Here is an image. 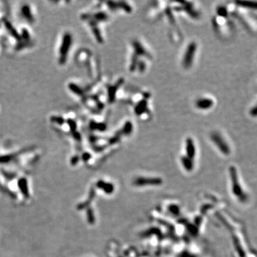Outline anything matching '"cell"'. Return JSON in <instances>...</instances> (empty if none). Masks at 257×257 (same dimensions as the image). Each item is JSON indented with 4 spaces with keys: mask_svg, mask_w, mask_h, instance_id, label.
<instances>
[{
    "mask_svg": "<svg viewBox=\"0 0 257 257\" xmlns=\"http://www.w3.org/2000/svg\"><path fill=\"white\" fill-rule=\"evenodd\" d=\"M196 44L195 42H192L189 44L186 50V52L184 54L183 59V66L186 68H189L192 64L193 59L196 51Z\"/></svg>",
    "mask_w": 257,
    "mask_h": 257,
    "instance_id": "6da1fadb",
    "label": "cell"
},
{
    "mask_svg": "<svg viewBox=\"0 0 257 257\" xmlns=\"http://www.w3.org/2000/svg\"><path fill=\"white\" fill-rule=\"evenodd\" d=\"M211 139L213 140V141L216 144V146H218V147L219 148V149L222 151V152L224 153H228L229 149H228V146L226 143V141H224V139H223L222 136H221L218 133H213L211 134Z\"/></svg>",
    "mask_w": 257,
    "mask_h": 257,
    "instance_id": "7a4b0ae2",
    "label": "cell"
},
{
    "mask_svg": "<svg viewBox=\"0 0 257 257\" xmlns=\"http://www.w3.org/2000/svg\"><path fill=\"white\" fill-rule=\"evenodd\" d=\"M214 105V101L211 99L209 98H201L196 101V106L199 109H209L212 107Z\"/></svg>",
    "mask_w": 257,
    "mask_h": 257,
    "instance_id": "3957f363",
    "label": "cell"
},
{
    "mask_svg": "<svg viewBox=\"0 0 257 257\" xmlns=\"http://www.w3.org/2000/svg\"><path fill=\"white\" fill-rule=\"evenodd\" d=\"M186 151L187 156L189 159L193 158L195 155V146L192 139L188 138L186 142Z\"/></svg>",
    "mask_w": 257,
    "mask_h": 257,
    "instance_id": "277c9868",
    "label": "cell"
},
{
    "mask_svg": "<svg viewBox=\"0 0 257 257\" xmlns=\"http://www.w3.org/2000/svg\"><path fill=\"white\" fill-rule=\"evenodd\" d=\"M133 46L137 55H148L146 54V50H144V48L141 45V44H140L139 42H134Z\"/></svg>",
    "mask_w": 257,
    "mask_h": 257,
    "instance_id": "5b68a950",
    "label": "cell"
},
{
    "mask_svg": "<svg viewBox=\"0 0 257 257\" xmlns=\"http://www.w3.org/2000/svg\"><path fill=\"white\" fill-rule=\"evenodd\" d=\"M146 105H147V103H146V100H142L139 103V105L137 106L135 109V112L137 114V115H140L142 112H144V110L146 109Z\"/></svg>",
    "mask_w": 257,
    "mask_h": 257,
    "instance_id": "8992f818",
    "label": "cell"
},
{
    "mask_svg": "<svg viewBox=\"0 0 257 257\" xmlns=\"http://www.w3.org/2000/svg\"><path fill=\"white\" fill-rule=\"evenodd\" d=\"M131 129H132V124H131L130 122H127L124 127V132L126 134L130 133Z\"/></svg>",
    "mask_w": 257,
    "mask_h": 257,
    "instance_id": "52a82bcc",
    "label": "cell"
},
{
    "mask_svg": "<svg viewBox=\"0 0 257 257\" xmlns=\"http://www.w3.org/2000/svg\"><path fill=\"white\" fill-rule=\"evenodd\" d=\"M182 161H183L184 164L185 165L186 167L189 168L191 166H192V163H191V161L189 158H186V157H184V158L182 159Z\"/></svg>",
    "mask_w": 257,
    "mask_h": 257,
    "instance_id": "ba28073f",
    "label": "cell"
},
{
    "mask_svg": "<svg viewBox=\"0 0 257 257\" xmlns=\"http://www.w3.org/2000/svg\"><path fill=\"white\" fill-rule=\"evenodd\" d=\"M250 115L254 116V117H256L257 116V104L254 106V107H252L251 109Z\"/></svg>",
    "mask_w": 257,
    "mask_h": 257,
    "instance_id": "9c48e42d",
    "label": "cell"
}]
</instances>
